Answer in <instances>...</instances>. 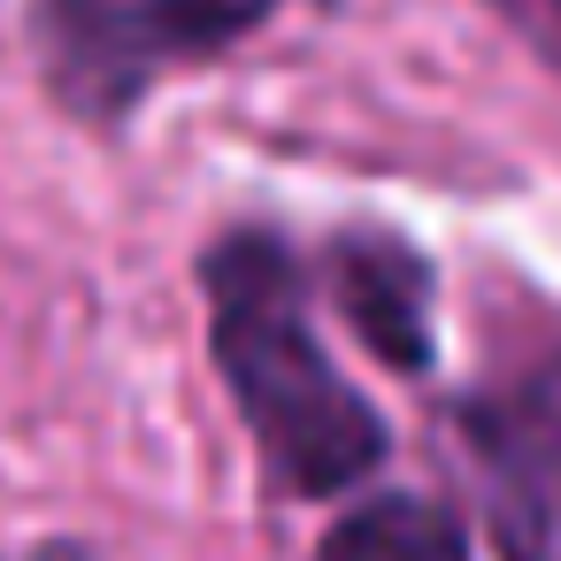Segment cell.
I'll list each match as a JSON object with an SVG mask.
<instances>
[{
    "label": "cell",
    "mask_w": 561,
    "mask_h": 561,
    "mask_svg": "<svg viewBox=\"0 0 561 561\" xmlns=\"http://www.w3.org/2000/svg\"><path fill=\"white\" fill-rule=\"evenodd\" d=\"M492 9H500V24H507L538 62L561 70V0H492Z\"/></svg>",
    "instance_id": "obj_6"
},
{
    "label": "cell",
    "mask_w": 561,
    "mask_h": 561,
    "mask_svg": "<svg viewBox=\"0 0 561 561\" xmlns=\"http://www.w3.org/2000/svg\"><path fill=\"white\" fill-rule=\"evenodd\" d=\"M201 285H208V331H216L224 385H231L247 431L262 438L270 477L300 500H331V492L362 484L385 461V423L331 369V354L308 323L293 254L270 231H231L208 247Z\"/></svg>",
    "instance_id": "obj_1"
},
{
    "label": "cell",
    "mask_w": 561,
    "mask_h": 561,
    "mask_svg": "<svg viewBox=\"0 0 561 561\" xmlns=\"http://www.w3.org/2000/svg\"><path fill=\"white\" fill-rule=\"evenodd\" d=\"M469 454L500 561H561V438L530 415L484 408L469 415Z\"/></svg>",
    "instance_id": "obj_3"
},
{
    "label": "cell",
    "mask_w": 561,
    "mask_h": 561,
    "mask_svg": "<svg viewBox=\"0 0 561 561\" xmlns=\"http://www.w3.org/2000/svg\"><path fill=\"white\" fill-rule=\"evenodd\" d=\"M262 16L270 0H55V85L108 124L154 85V70L216 55Z\"/></svg>",
    "instance_id": "obj_2"
},
{
    "label": "cell",
    "mask_w": 561,
    "mask_h": 561,
    "mask_svg": "<svg viewBox=\"0 0 561 561\" xmlns=\"http://www.w3.org/2000/svg\"><path fill=\"white\" fill-rule=\"evenodd\" d=\"M461 523L438 500L415 492H385L354 515H339L316 546V561H461Z\"/></svg>",
    "instance_id": "obj_5"
},
{
    "label": "cell",
    "mask_w": 561,
    "mask_h": 561,
    "mask_svg": "<svg viewBox=\"0 0 561 561\" xmlns=\"http://www.w3.org/2000/svg\"><path fill=\"white\" fill-rule=\"evenodd\" d=\"M339 308L385 369H431V262L400 239H346L339 247Z\"/></svg>",
    "instance_id": "obj_4"
}]
</instances>
